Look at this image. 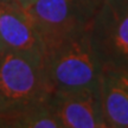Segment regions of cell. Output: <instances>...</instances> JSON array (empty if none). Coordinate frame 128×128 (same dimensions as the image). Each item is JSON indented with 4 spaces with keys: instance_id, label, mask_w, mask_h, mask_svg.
<instances>
[{
    "instance_id": "obj_1",
    "label": "cell",
    "mask_w": 128,
    "mask_h": 128,
    "mask_svg": "<svg viewBox=\"0 0 128 128\" xmlns=\"http://www.w3.org/2000/svg\"><path fill=\"white\" fill-rule=\"evenodd\" d=\"M43 62L52 92L97 86L103 69L92 45L89 32L45 49Z\"/></svg>"
},
{
    "instance_id": "obj_2",
    "label": "cell",
    "mask_w": 128,
    "mask_h": 128,
    "mask_svg": "<svg viewBox=\"0 0 128 128\" xmlns=\"http://www.w3.org/2000/svg\"><path fill=\"white\" fill-rule=\"evenodd\" d=\"M102 0H36L26 11L45 49L90 31Z\"/></svg>"
},
{
    "instance_id": "obj_3",
    "label": "cell",
    "mask_w": 128,
    "mask_h": 128,
    "mask_svg": "<svg viewBox=\"0 0 128 128\" xmlns=\"http://www.w3.org/2000/svg\"><path fill=\"white\" fill-rule=\"evenodd\" d=\"M0 90L7 110L49 100L54 92L46 78L43 56L6 51L0 63Z\"/></svg>"
},
{
    "instance_id": "obj_4",
    "label": "cell",
    "mask_w": 128,
    "mask_h": 128,
    "mask_svg": "<svg viewBox=\"0 0 128 128\" xmlns=\"http://www.w3.org/2000/svg\"><path fill=\"white\" fill-rule=\"evenodd\" d=\"M89 36L103 68L128 69V0H102Z\"/></svg>"
},
{
    "instance_id": "obj_5",
    "label": "cell",
    "mask_w": 128,
    "mask_h": 128,
    "mask_svg": "<svg viewBox=\"0 0 128 128\" xmlns=\"http://www.w3.org/2000/svg\"><path fill=\"white\" fill-rule=\"evenodd\" d=\"M50 101L62 128H107L100 83L94 87L54 92Z\"/></svg>"
},
{
    "instance_id": "obj_6",
    "label": "cell",
    "mask_w": 128,
    "mask_h": 128,
    "mask_svg": "<svg viewBox=\"0 0 128 128\" xmlns=\"http://www.w3.org/2000/svg\"><path fill=\"white\" fill-rule=\"evenodd\" d=\"M0 39L7 50L44 56V45L28 11L16 0H0Z\"/></svg>"
},
{
    "instance_id": "obj_7",
    "label": "cell",
    "mask_w": 128,
    "mask_h": 128,
    "mask_svg": "<svg viewBox=\"0 0 128 128\" xmlns=\"http://www.w3.org/2000/svg\"><path fill=\"white\" fill-rule=\"evenodd\" d=\"M100 90L107 128H128V69H102Z\"/></svg>"
},
{
    "instance_id": "obj_8",
    "label": "cell",
    "mask_w": 128,
    "mask_h": 128,
    "mask_svg": "<svg viewBox=\"0 0 128 128\" xmlns=\"http://www.w3.org/2000/svg\"><path fill=\"white\" fill-rule=\"evenodd\" d=\"M51 98V97H50ZM50 98L38 103L12 108L0 114V127L62 128Z\"/></svg>"
},
{
    "instance_id": "obj_9",
    "label": "cell",
    "mask_w": 128,
    "mask_h": 128,
    "mask_svg": "<svg viewBox=\"0 0 128 128\" xmlns=\"http://www.w3.org/2000/svg\"><path fill=\"white\" fill-rule=\"evenodd\" d=\"M16 1H17V2H18L23 8L28 10L32 4H34V1H36V0H16Z\"/></svg>"
},
{
    "instance_id": "obj_10",
    "label": "cell",
    "mask_w": 128,
    "mask_h": 128,
    "mask_svg": "<svg viewBox=\"0 0 128 128\" xmlns=\"http://www.w3.org/2000/svg\"><path fill=\"white\" fill-rule=\"evenodd\" d=\"M5 110H7V103H6L4 96H2V92L0 90V114L4 113Z\"/></svg>"
},
{
    "instance_id": "obj_11",
    "label": "cell",
    "mask_w": 128,
    "mask_h": 128,
    "mask_svg": "<svg viewBox=\"0 0 128 128\" xmlns=\"http://www.w3.org/2000/svg\"><path fill=\"white\" fill-rule=\"evenodd\" d=\"M6 51H7V49L5 48L2 40L0 39V63H1V60H2V58H4V55H5V52H6Z\"/></svg>"
}]
</instances>
